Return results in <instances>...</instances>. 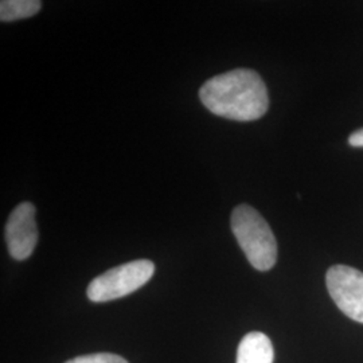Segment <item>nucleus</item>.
Instances as JSON below:
<instances>
[{
    "instance_id": "nucleus-1",
    "label": "nucleus",
    "mask_w": 363,
    "mask_h": 363,
    "mask_svg": "<svg viewBox=\"0 0 363 363\" xmlns=\"http://www.w3.org/2000/svg\"><path fill=\"white\" fill-rule=\"evenodd\" d=\"M199 99L216 116L234 121L259 120L269 108L267 86L250 69H234L210 78L199 89Z\"/></svg>"
},
{
    "instance_id": "nucleus-2",
    "label": "nucleus",
    "mask_w": 363,
    "mask_h": 363,
    "mask_svg": "<svg viewBox=\"0 0 363 363\" xmlns=\"http://www.w3.org/2000/svg\"><path fill=\"white\" fill-rule=\"evenodd\" d=\"M234 237L250 265L267 272L277 261V242L271 226L256 208L240 205L234 208L230 218Z\"/></svg>"
},
{
    "instance_id": "nucleus-3",
    "label": "nucleus",
    "mask_w": 363,
    "mask_h": 363,
    "mask_svg": "<svg viewBox=\"0 0 363 363\" xmlns=\"http://www.w3.org/2000/svg\"><path fill=\"white\" fill-rule=\"evenodd\" d=\"M155 273L150 259H136L118 265L97 276L88 286V298L94 303H105L124 298L145 286Z\"/></svg>"
},
{
    "instance_id": "nucleus-4",
    "label": "nucleus",
    "mask_w": 363,
    "mask_h": 363,
    "mask_svg": "<svg viewBox=\"0 0 363 363\" xmlns=\"http://www.w3.org/2000/svg\"><path fill=\"white\" fill-rule=\"evenodd\" d=\"M325 283L337 308L363 323V273L347 265H334L327 271Z\"/></svg>"
},
{
    "instance_id": "nucleus-5",
    "label": "nucleus",
    "mask_w": 363,
    "mask_h": 363,
    "mask_svg": "<svg viewBox=\"0 0 363 363\" xmlns=\"http://www.w3.org/2000/svg\"><path fill=\"white\" fill-rule=\"evenodd\" d=\"M37 210L30 202H22L13 208L6 225V242L13 259L23 261L34 252L38 242Z\"/></svg>"
},
{
    "instance_id": "nucleus-6",
    "label": "nucleus",
    "mask_w": 363,
    "mask_h": 363,
    "mask_svg": "<svg viewBox=\"0 0 363 363\" xmlns=\"http://www.w3.org/2000/svg\"><path fill=\"white\" fill-rule=\"evenodd\" d=\"M273 359L272 342L265 334L253 331L241 339L235 363H273Z\"/></svg>"
},
{
    "instance_id": "nucleus-7",
    "label": "nucleus",
    "mask_w": 363,
    "mask_h": 363,
    "mask_svg": "<svg viewBox=\"0 0 363 363\" xmlns=\"http://www.w3.org/2000/svg\"><path fill=\"white\" fill-rule=\"evenodd\" d=\"M42 7L39 0H1L0 19L1 22H13L26 19L38 13Z\"/></svg>"
},
{
    "instance_id": "nucleus-8",
    "label": "nucleus",
    "mask_w": 363,
    "mask_h": 363,
    "mask_svg": "<svg viewBox=\"0 0 363 363\" xmlns=\"http://www.w3.org/2000/svg\"><path fill=\"white\" fill-rule=\"evenodd\" d=\"M65 363H128L124 358L116 354L111 352H97V354H89L77 357L74 359H70Z\"/></svg>"
},
{
    "instance_id": "nucleus-9",
    "label": "nucleus",
    "mask_w": 363,
    "mask_h": 363,
    "mask_svg": "<svg viewBox=\"0 0 363 363\" xmlns=\"http://www.w3.org/2000/svg\"><path fill=\"white\" fill-rule=\"evenodd\" d=\"M349 143L351 147H357V148H363V128L352 132L349 138Z\"/></svg>"
}]
</instances>
